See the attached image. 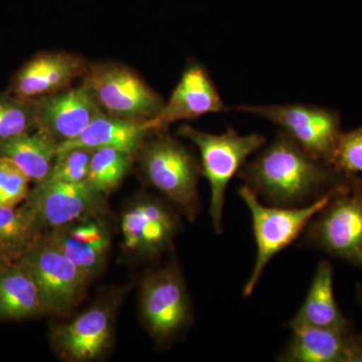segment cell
<instances>
[{"label":"cell","mask_w":362,"mask_h":362,"mask_svg":"<svg viewBox=\"0 0 362 362\" xmlns=\"http://www.w3.org/2000/svg\"><path fill=\"white\" fill-rule=\"evenodd\" d=\"M331 168L281 130L258 156L243 165L238 175L270 206L296 207L311 204L335 187H330Z\"/></svg>","instance_id":"6da1fadb"},{"label":"cell","mask_w":362,"mask_h":362,"mask_svg":"<svg viewBox=\"0 0 362 362\" xmlns=\"http://www.w3.org/2000/svg\"><path fill=\"white\" fill-rule=\"evenodd\" d=\"M136 156L145 180L194 221L201 204L197 183L202 168L192 152L163 129L151 131Z\"/></svg>","instance_id":"7a4b0ae2"},{"label":"cell","mask_w":362,"mask_h":362,"mask_svg":"<svg viewBox=\"0 0 362 362\" xmlns=\"http://www.w3.org/2000/svg\"><path fill=\"white\" fill-rule=\"evenodd\" d=\"M340 185L311 204L296 207L265 206L247 185L240 188V197L251 211L257 246L254 268L243 290L245 297L251 296L269 262L303 233L307 225L330 202Z\"/></svg>","instance_id":"3957f363"},{"label":"cell","mask_w":362,"mask_h":362,"mask_svg":"<svg viewBox=\"0 0 362 362\" xmlns=\"http://www.w3.org/2000/svg\"><path fill=\"white\" fill-rule=\"evenodd\" d=\"M178 136L194 143L202 156V173L211 187V214L214 232H223V214L228 183L246 163L250 156L263 148L265 136L252 133L240 135L230 129L223 134H211L192 127L180 126Z\"/></svg>","instance_id":"277c9868"},{"label":"cell","mask_w":362,"mask_h":362,"mask_svg":"<svg viewBox=\"0 0 362 362\" xmlns=\"http://www.w3.org/2000/svg\"><path fill=\"white\" fill-rule=\"evenodd\" d=\"M82 83L100 110L124 120H152L165 105L160 95L133 69L116 62L89 63Z\"/></svg>","instance_id":"5b68a950"},{"label":"cell","mask_w":362,"mask_h":362,"mask_svg":"<svg viewBox=\"0 0 362 362\" xmlns=\"http://www.w3.org/2000/svg\"><path fill=\"white\" fill-rule=\"evenodd\" d=\"M301 245L362 266V185H340L305 228Z\"/></svg>","instance_id":"8992f818"},{"label":"cell","mask_w":362,"mask_h":362,"mask_svg":"<svg viewBox=\"0 0 362 362\" xmlns=\"http://www.w3.org/2000/svg\"><path fill=\"white\" fill-rule=\"evenodd\" d=\"M226 110L244 112L271 121L306 153L331 166L342 134L335 112L304 104L240 105Z\"/></svg>","instance_id":"52a82bcc"},{"label":"cell","mask_w":362,"mask_h":362,"mask_svg":"<svg viewBox=\"0 0 362 362\" xmlns=\"http://www.w3.org/2000/svg\"><path fill=\"white\" fill-rule=\"evenodd\" d=\"M140 312L145 327L158 344H168L192 322L189 296L175 265L152 272L143 280Z\"/></svg>","instance_id":"ba28073f"},{"label":"cell","mask_w":362,"mask_h":362,"mask_svg":"<svg viewBox=\"0 0 362 362\" xmlns=\"http://www.w3.org/2000/svg\"><path fill=\"white\" fill-rule=\"evenodd\" d=\"M18 261L32 273L47 315H70L84 299L90 279L44 238Z\"/></svg>","instance_id":"9c48e42d"},{"label":"cell","mask_w":362,"mask_h":362,"mask_svg":"<svg viewBox=\"0 0 362 362\" xmlns=\"http://www.w3.org/2000/svg\"><path fill=\"white\" fill-rule=\"evenodd\" d=\"M42 233L86 216L106 214L105 195L89 183H35L21 206Z\"/></svg>","instance_id":"30bf717a"},{"label":"cell","mask_w":362,"mask_h":362,"mask_svg":"<svg viewBox=\"0 0 362 362\" xmlns=\"http://www.w3.org/2000/svg\"><path fill=\"white\" fill-rule=\"evenodd\" d=\"M118 302L115 295L103 297L71 322L54 326L51 340L59 358L87 362L103 356L112 344Z\"/></svg>","instance_id":"8fae6325"},{"label":"cell","mask_w":362,"mask_h":362,"mask_svg":"<svg viewBox=\"0 0 362 362\" xmlns=\"http://www.w3.org/2000/svg\"><path fill=\"white\" fill-rule=\"evenodd\" d=\"M180 230V218L165 202L144 197L124 211L121 220L124 246L144 256L168 250Z\"/></svg>","instance_id":"7c38bea8"},{"label":"cell","mask_w":362,"mask_h":362,"mask_svg":"<svg viewBox=\"0 0 362 362\" xmlns=\"http://www.w3.org/2000/svg\"><path fill=\"white\" fill-rule=\"evenodd\" d=\"M105 214L86 216L49 230L45 242L58 249L92 280L104 268L111 247Z\"/></svg>","instance_id":"4fadbf2b"},{"label":"cell","mask_w":362,"mask_h":362,"mask_svg":"<svg viewBox=\"0 0 362 362\" xmlns=\"http://www.w3.org/2000/svg\"><path fill=\"white\" fill-rule=\"evenodd\" d=\"M89 62L69 52H42L16 71L9 92L21 98H40L69 89L84 77Z\"/></svg>","instance_id":"5bb4252c"},{"label":"cell","mask_w":362,"mask_h":362,"mask_svg":"<svg viewBox=\"0 0 362 362\" xmlns=\"http://www.w3.org/2000/svg\"><path fill=\"white\" fill-rule=\"evenodd\" d=\"M226 108L206 66L192 61L183 71L175 89L160 113L150 120L154 130L168 129L171 124L192 120Z\"/></svg>","instance_id":"9a60e30c"},{"label":"cell","mask_w":362,"mask_h":362,"mask_svg":"<svg viewBox=\"0 0 362 362\" xmlns=\"http://www.w3.org/2000/svg\"><path fill=\"white\" fill-rule=\"evenodd\" d=\"M37 128L59 144L77 137L100 110L89 89L83 83L49 96L40 97Z\"/></svg>","instance_id":"2e32d148"},{"label":"cell","mask_w":362,"mask_h":362,"mask_svg":"<svg viewBox=\"0 0 362 362\" xmlns=\"http://www.w3.org/2000/svg\"><path fill=\"white\" fill-rule=\"evenodd\" d=\"M292 337L278 356L282 362L362 361V342L347 329L291 326Z\"/></svg>","instance_id":"e0dca14e"},{"label":"cell","mask_w":362,"mask_h":362,"mask_svg":"<svg viewBox=\"0 0 362 362\" xmlns=\"http://www.w3.org/2000/svg\"><path fill=\"white\" fill-rule=\"evenodd\" d=\"M153 130L150 121L136 122L101 113L77 137L59 144L57 154L71 149L113 148L135 157L145 137Z\"/></svg>","instance_id":"ac0fdd59"},{"label":"cell","mask_w":362,"mask_h":362,"mask_svg":"<svg viewBox=\"0 0 362 362\" xmlns=\"http://www.w3.org/2000/svg\"><path fill=\"white\" fill-rule=\"evenodd\" d=\"M47 315L39 287L21 261L0 271V319L21 320Z\"/></svg>","instance_id":"d6986e66"},{"label":"cell","mask_w":362,"mask_h":362,"mask_svg":"<svg viewBox=\"0 0 362 362\" xmlns=\"http://www.w3.org/2000/svg\"><path fill=\"white\" fill-rule=\"evenodd\" d=\"M289 325L290 327L305 325L341 330L349 327L335 300L333 267L329 262H319L308 295Z\"/></svg>","instance_id":"ffe728a7"},{"label":"cell","mask_w":362,"mask_h":362,"mask_svg":"<svg viewBox=\"0 0 362 362\" xmlns=\"http://www.w3.org/2000/svg\"><path fill=\"white\" fill-rule=\"evenodd\" d=\"M57 151L58 143L40 128L0 140V157L13 161L35 183L49 173Z\"/></svg>","instance_id":"44dd1931"},{"label":"cell","mask_w":362,"mask_h":362,"mask_svg":"<svg viewBox=\"0 0 362 362\" xmlns=\"http://www.w3.org/2000/svg\"><path fill=\"white\" fill-rule=\"evenodd\" d=\"M44 233L21 207H0V256L16 262L25 256L42 240Z\"/></svg>","instance_id":"7402d4cb"},{"label":"cell","mask_w":362,"mask_h":362,"mask_svg":"<svg viewBox=\"0 0 362 362\" xmlns=\"http://www.w3.org/2000/svg\"><path fill=\"white\" fill-rule=\"evenodd\" d=\"M133 158L134 156L122 150H94L86 182L106 197L122 182L132 165Z\"/></svg>","instance_id":"603a6c76"},{"label":"cell","mask_w":362,"mask_h":362,"mask_svg":"<svg viewBox=\"0 0 362 362\" xmlns=\"http://www.w3.org/2000/svg\"><path fill=\"white\" fill-rule=\"evenodd\" d=\"M40 98H21L13 93L0 94V140L37 129Z\"/></svg>","instance_id":"cb8c5ba5"},{"label":"cell","mask_w":362,"mask_h":362,"mask_svg":"<svg viewBox=\"0 0 362 362\" xmlns=\"http://www.w3.org/2000/svg\"><path fill=\"white\" fill-rule=\"evenodd\" d=\"M92 150L71 149L57 154L42 183L85 182L89 173Z\"/></svg>","instance_id":"d4e9b609"},{"label":"cell","mask_w":362,"mask_h":362,"mask_svg":"<svg viewBox=\"0 0 362 362\" xmlns=\"http://www.w3.org/2000/svg\"><path fill=\"white\" fill-rule=\"evenodd\" d=\"M30 177L13 161L0 157V207L16 209L30 194Z\"/></svg>","instance_id":"484cf974"},{"label":"cell","mask_w":362,"mask_h":362,"mask_svg":"<svg viewBox=\"0 0 362 362\" xmlns=\"http://www.w3.org/2000/svg\"><path fill=\"white\" fill-rule=\"evenodd\" d=\"M331 166L346 175H362V127L340 136Z\"/></svg>","instance_id":"4316f807"},{"label":"cell","mask_w":362,"mask_h":362,"mask_svg":"<svg viewBox=\"0 0 362 362\" xmlns=\"http://www.w3.org/2000/svg\"><path fill=\"white\" fill-rule=\"evenodd\" d=\"M11 263H13V262L7 261V259L2 258V257L0 256V271H1L2 269L4 268V267L8 265V264Z\"/></svg>","instance_id":"83f0119b"},{"label":"cell","mask_w":362,"mask_h":362,"mask_svg":"<svg viewBox=\"0 0 362 362\" xmlns=\"http://www.w3.org/2000/svg\"><path fill=\"white\" fill-rule=\"evenodd\" d=\"M361 302H362V294H361Z\"/></svg>","instance_id":"f1b7e54d"}]
</instances>
